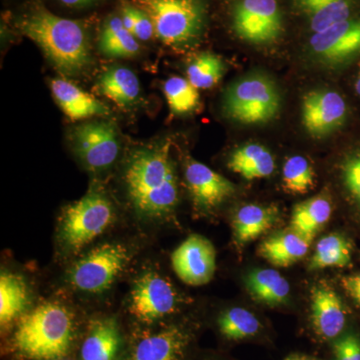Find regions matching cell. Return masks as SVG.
Here are the masks:
<instances>
[{
  "mask_svg": "<svg viewBox=\"0 0 360 360\" xmlns=\"http://www.w3.org/2000/svg\"><path fill=\"white\" fill-rule=\"evenodd\" d=\"M122 179L127 200L139 219L165 221L174 214L179 203V184L169 143L132 153Z\"/></svg>",
  "mask_w": 360,
  "mask_h": 360,
  "instance_id": "1",
  "label": "cell"
},
{
  "mask_svg": "<svg viewBox=\"0 0 360 360\" xmlns=\"http://www.w3.org/2000/svg\"><path fill=\"white\" fill-rule=\"evenodd\" d=\"M75 335L72 310L58 300H47L14 323L6 352L18 360H63L72 349Z\"/></svg>",
  "mask_w": 360,
  "mask_h": 360,
  "instance_id": "2",
  "label": "cell"
},
{
  "mask_svg": "<svg viewBox=\"0 0 360 360\" xmlns=\"http://www.w3.org/2000/svg\"><path fill=\"white\" fill-rule=\"evenodd\" d=\"M16 27L35 42L65 77L82 75L91 63L89 37L82 23L59 18L35 2L16 20Z\"/></svg>",
  "mask_w": 360,
  "mask_h": 360,
  "instance_id": "3",
  "label": "cell"
},
{
  "mask_svg": "<svg viewBox=\"0 0 360 360\" xmlns=\"http://www.w3.org/2000/svg\"><path fill=\"white\" fill-rule=\"evenodd\" d=\"M117 220L115 205L99 191H89L80 200L66 205L56 225V248L61 257L84 253L92 243L112 229Z\"/></svg>",
  "mask_w": 360,
  "mask_h": 360,
  "instance_id": "4",
  "label": "cell"
},
{
  "mask_svg": "<svg viewBox=\"0 0 360 360\" xmlns=\"http://www.w3.org/2000/svg\"><path fill=\"white\" fill-rule=\"evenodd\" d=\"M132 257L134 252L127 243H99L75 258L66 274V283L82 295H103L122 276Z\"/></svg>",
  "mask_w": 360,
  "mask_h": 360,
  "instance_id": "5",
  "label": "cell"
},
{
  "mask_svg": "<svg viewBox=\"0 0 360 360\" xmlns=\"http://www.w3.org/2000/svg\"><path fill=\"white\" fill-rule=\"evenodd\" d=\"M148 14L155 37L172 49H182L200 39L205 26V6L200 0H132Z\"/></svg>",
  "mask_w": 360,
  "mask_h": 360,
  "instance_id": "6",
  "label": "cell"
},
{
  "mask_svg": "<svg viewBox=\"0 0 360 360\" xmlns=\"http://www.w3.org/2000/svg\"><path fill=\"white\" fill-rule=\"evenodd\" d=\"M276 84L262 73H251L232 84L224 97L226 115L243 124H259L274 120L281 110Z\"/></svg>",
  "mask_w": 360,
  "mask_h": 360,
  "instance_id": "7",
  "label": "cell"
},
{
  "mask_svg": "<svg viewBox=\"0 0 360 360\" xmlns=\"http://www.w3.org/2000/svg\"><path fill=\"white\" fill-rule=\"evenodd\" d=\"M179 295L158 270L146 269L134 279L127 298V312L146 326L158 323L176 311Z\"/></svg>",
  "mask_w": 360,
  "mask_h": 360,
  "instance_id": "8",
  "label": "cell"
},
{
  "mask_svg": "<svg viewBox=\"0 0 360 360\" xmlns=\"http://www.w3.org/2000/svg\"><path fill=\"white\" fill-rule=\"evenodd\" d=\"M232 26L239 39L255 44L276 41L283 32V16L276 0H238Z\"/></svg>",
  "mask_w": 360,
  "mask_h": 360,
  "instance_id": "9",
  "label": "cell"
},
{
  "mask_svg": "<svg viewBox=\"0 0 360 360\" xmlns=\"http://www.w3.org/2000/svg\"><path fill=\"white\" fill-rule=\"evenodd\" d=\"M71 142L82 165L91 172L108 169L120 155L117 132L110 122L78 125L71 132Z\"/></svg>",
  "mask_w": 360,
  "mask_h": 360,
  "instance_id": "10",
  "label": "cell"
},
{
  "mask_svg": "<svg viewBox=\"0 0 360 360\" xmlns=\"http://www.w3.org/2000/svg\"><path fill=\"white\" fill-rule=\"evenodd\" d=\"M172 266L182 283L191 286L205 285L214 276L217 251L210 239L191 234L172 252Z\"/></svg>",
  "mask_w": 360,
  "mask_h": 360,
  "instance_id": "11",
  "label": "cell"
},
{
  "mask_svg": "<svg viewBox=\"0 0 360 360\" xmlns=\"http://www.w3.org/2000/svg\"><path fill=\"white\" fill-rule=\"evenodd\" d=\"M310 51L323 65L338 66L360 54V18H348L314 33Z\"/></svg>",
  "mask_w": 360,
  "mask_h": 360,
  "instance_id": "12",
  "label": "cell"
},
{
  "mask_svg": "<svg viewBox=\"0 0 360 360\" xmlns=\"http://www.w3.org/2000/svg\"><path fill=\"white\" fill-rule=\"evenodd\" d=\"M347 115L345 98L333 90H312L303 96L302 124L314 139H322L340 129Z\"/></svg>",
  "mask_w": 360,
  "mask_h": 360,
  "instance_id": "13",
  "label": "cell"
},
{
  "mask_svg": "<svg viewBox=\"0 0 360 360\" xmlns=\"http://www.w3.org/2000/svg\"><path fill=\"white\" fill-rule=\"evenodd\" d=\"M184 177L194 207L201 212H212L236 193L231 180L198 161H187Z\"/></svg>",
  "mask_w": 360,
  "mask_h": 360,
  "instance_id": "14",
  "label": "cell"
},
{
  "mask_svg": "<svg viewBox=\"0 0 360 360\" xmlns=\"http://www.w3.org/2000/svg\"><path fill=\"white\" fill-rule=\"evenodd\" d=\"M311 321L315 333L331 340L340 335L347 321V311L340 295L326 283H319L311 291Z\"/></svg>",
  "mask_w": 360,
  "mask_h": 360,
  "instance_id": "15",
  "label": "cell"
},
{
  "mask_svg": "<svg viewBox=\"0 0 360 360\" xmlns=\"http://www.w3.org/2000/svg\"><path fill=\"white\" fill-rule=\"evenodd\" d=\"M187 345L184 329L167 326L137 340L127 360H181Z\"/></svg>",
  "mask_w": 360,
  "mask_h": 360,
  "instance_id": "16",
  "label": "cell"
},
{
  "mask_svg": "<svg viewBox=\"0 0 360 360\" xmlns=\"http://www.w3.org/2000/svg\"><path fill=\"white\" fill-rule=\"evenodd\" d=\"M122 347V329L117 319L99 317L89 324L80 347V360H117Z\"/></svg>",
  "mask_w": 360,
  "mask_h": 360,
  "instance_id": "17",
  "label": "cell"
},
{
  "mask_svg": "<svg viewBox=\"0 0 360 360\" xmlns=\"http://www.w3.org/2000/svg\"><path fill=\"white\" fill-rule=\"evenodd\" d=\"M51 87L56 103L71 120L110 115V108L101 101L68 80L63 78L51 80Z\"/></svg>",
  "mask_w": 360,
  "mask_h": 360,
  "instance_id": "18",
  "label": "cell"
},
{
  "mask_svg": "<svg viewBox=\"0 0 360 360\" xmlns=\"http://www.w3.org/2000/svg\"><path fill=\"white\" fill-rule=\"evenodd\" d=\"M32 295L25 277L2 270L0 274V324L1 328L15 323L32 309Z\"/></svg>",
  "mask_w": 360,
  "mask_h": 360,
  "instance_id": "19",
  "label": "cell"
},
{
  "mask_svg": "<svg viewBox=\"0 0 360 360\" xmlns=\"http://www.w3.org/2000/svg\"><path fill=\"white\" fill-rule=\"evenodd\" d=\"M312 239L292 229L272 234L258 248L260 257L277 267H288L309 252Z\"/></svg>",
  "mask_w": 360,
  "mask_h": 360,
  "instance_id": "20",
  "label": "cell"
},
{
  "mask_svg": "<svg viewBox=\"0 0 360 360\" xmlns=\"http://www.w3.org/2000/svg\"><path fill=\"white\" fill-rule=\"evenodd\" d=\"M278 219L276 206L246 205L241 206L232 220L233 236L239 245L255 240L269 231Z\"/></svg>",
  "mask_w": 360,
  "mask_h": 360,
  "instance_id": "21",
  "label": "cell"
},
{
  "mask_svg": "<svg viewBox=\"0 0 360 360\" xmlns=\"http://www.w3.org/2000/svg\"><path fill=\"white\" fill-rule=\"evenodd\" d=\"M227 167L248 180L262 179L269 177L276 169L274 155L257 143L239 146L229 158Z\"/></svg>",
  "mask_w": 360,
  "mask_h": 360,
  "instance_id": "22",
  "label": "cell"
},
{
  "mask_svg": "<svg viewBox=\"0 0 360 360\" xmlns=\"http://www.w3.org/2000/svg\"><path fill=\"white\" fill-rule=\"evenodd\" d=\"M246 290L257 302L274 307L288 300L290 285L277 270L255 269L246 276Z\"/></svg>",
  "mask_w": 360,
  "mask_h": 360,
  "instance_id": "23",
  "label": "cell"
},
{
  "mask_svg": "<svg viewBox=\"0 0 360 360\" xmlns=\"http://www.w3.org/2000/svg\"><path fill=\"white\" fill-rule=\"evenodd\" d=\"M293 4L304 14L314 33L348 20L352 11V0H293Z\"/></svg>",
  "mask_w": 360,
  "mask_h": 360,
  "instance_id": "24",
  "label": "cell"
},
{
  "mask_svg": "<svg viewBox=\"0 0 360 360\" xmlns=\"http://www.w3.org/2000/svg\"><path fill=\"white\" fill-rule=\"evenodd\" d=\"M98 89L106 98L122 106H131L141 92L139 78L127 68H110L99 77Z\"/></svg>",
  "mask_w": 360,
  "mask_h": 360,
  "instance_id": "25",
  "label": "cell"
},
{
  "mask_svg": "<svg viewBox=\"0 0 360 360\" xmlns=\"http://www.w3.org/2000/svg\"><path fill=\"white\" fill-rule=\"evenodd\" d=\"M333 212L330 201L324 195H316L295 206L291 214L290 229L314 239L328 221Z\"/></svg>",
  "mask_w": 360,
  "mask_h": 360,
  "instance_id": "26",
  "label": "cell"
},
{
  "mask_svg": "<svg viewBox=\"0 0 360 360\" xmlns=\"http://www.w3.org/2000/svg\"><path fill=\"white\" fill-rule=\"evenodd\" d=\"M99 49L108 58H129L136 56L141 46L134 35L123 25L122 18L112 16L103 25Z\"/></svg>",
  "mask_w": 360,
  "mask_h": 360,
  "instance_id": "27",
  "label": "cell"
},
{
  "mask_svg": "<svg viewBox=\"0 0 360 360\" xmlns=\"http://www.w3.org/2000/svg\"><path fill=\"white\" fill-rule=\"evenodd\" d=\"M352 246L341 234L324 236L317 243L309 262L310 270L347 267L352 262Z\"/></svg>",
  "mask_w": 360,
  "mask_h": 360,
  "instance_id": "28",
  "label": "cell"
},
{
  "mask_svg": "<svg viewBox=\"0 0 360 360\" xmlns=\"http://www.w3.org/2000/svg\"><path fill=\"white\" fill-rule=\"evenodd\" d=\"M225 73L224 61L210 52H201L187 66V79L196 89L215 86Z\"/></svg>",
  "mask_w": 360,
  "mask_h": 360,
  "instance_id": "29",
  "label": "cell"
},
{
  "mask_svg": "<svg viewBox=\"0 0 360 360\" xmlns=\"http://www.w3.org/2000/svg\"><path fill=\"white\" fill-rule=\"evenodd\" d=\"M219 328L221 335L227 340H241L257 335L260 323L250 310L233 307L220 315Z\"/></svg>",
  "mask_w": 360,
  "mask_h": 360,
  "instance_id": "30",
  "label": "cell"
},
{
  "mask_svg": "<svg viewBox=\"0 0 360 360\" xmlns=\"http://www.w3.org/2000/svg\"><path fill=\"white\" fill-rule=\"evenodd\" d=\"M168 106L174 115L193 112L200 105V94L187 78L172 77L163 85Z\"/></svg>",
  "mask_w": 360,
  "mask_h": 360,
  "instance_id": "31",
  "label": "cell"
},
{
  "mask_svg": "<svg viewBox=\"0 0 360 360\" xmlns=\"http://www.w3.org/2000/svg\"><path fill=\"white\" fill-rule=\"evenodd\" d=\"M314 167L307 158L300 155L291 156L283 168L284 191L292 194L307 193L314 186Z\"/></svg>",
  "mask_w": 360,
  "mask_h": 360,
  "instance_id": "32",
  "label": "cell"
},
{
  "mask_svg": "<svg viewBox=\"0 0 360 360\" xmlns=\"http://www.w3.org/2000/svg\"><path fill=\"white\" fill-rule=\"evenodd\" d=\"M343 184L360 208V153L348 156L341 167Z\"/></svg>",
  "mask_w": 360,
  "mask_h": 360,
  "instance_id": "33",
  "label": "cell"
},
{
  "mask_svg": "<svg viewBox=\"0 0 360 360\" xmlns=\"http://www.w3.org/2000/svg\"><path fill=\"white\" fill-rule=\"evenodd\" d=\"M336 360H360V340L356 335L348 333L335 343Z\"/></svg>",
  "mask_w": 360,
  "mask_h": 360,
  "instance_id": "34",
  "label": "cell"
},
{
  "mask_svg": "<svg viewBox=\"0 0 360 360\" xmlns=\"http://www.w3.org/2000/svg\"><path fill=\"white\" fill-rule=\"evenodd\" d=\"M134 27L132 34L141 41H148L155 37V26L148 14L134 6Z\"/></svg>",
  "mask_w": 360,
  "mask_h": 360,
  "instance_id": "35",
  "label": "cell"
},
{
  "mask_svg": "<svg viewBox=\"0 0 360 360\" xmlns=\"http://www.w3.org/2000/svg\"><path fill=\"white\" fill-rule=\"evenodd\" d=\"M343 288L347 295L354 300L360 307V274L355 276H345L341 279Z\"/></svg>",
  "mask_w": 360,
  "mask_h": 360,
  "instance_id": "36",
  "label": "cell"
},
{
  "mask_svg": "<svg viewBox=\"0 0 360 360\" xmlns=\"http://www.w3.org/2000/svg\"><path fill=\"white\" fill-rule=\"evenodd\" d=\"M59 1L66 6L78 8V7L90 6V4H94L97 0H59Z\"/></svg>",
  "mask_w": 360,
  "mask_h": 360,
  "instance_id": "37",
  "label": "cell"
},
{
  "mask_svg": "<svg viewBox=\"0 0 360 360\" xmlns=\"http://www.w3.org/2000/svg\"><path fill=\"white\" fill-rule=\"evenodd\" d=\"M354 87L355 91L360 96V68L359 73H357L356 80H355Z\"/></svg>",
  "mask_w": 360,
  "mask_h": 360,
  "instance_id": "38",
  "label": "cell"
},
{
  "mask_svg": "<svg viewBox=\"0 0 360 360\" xmlns=\"http://www.w3.org/2000/svg\"><path fill=\"white\" fill-rule=\"evenodd\" d=\"M284 360H312L309 359V357L307 356H302V355H290V356H288V359H285Z\"/></svg>",
  "mask_w": 360,
  "mask_h": 360,
  "instance_id": "39",
  "label": "cell"
}]
</instances>
